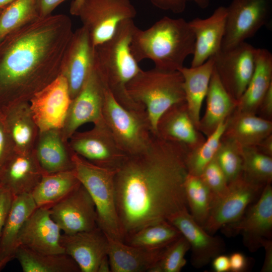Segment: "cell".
<instances>
[{"label":"cell","instance_id":"3","mask_svg":"<svg viewBox=\"0 0 272 272\" xmlns=\"http://www.w3.org/2000/svg\"><path fill=\"white\" fill-rule=\"evenodd\" d=\"M194 46L195 36L188 22L165 16L146 29L136 27L130 47L138 62L149 59L157 69L176 71L193 54Z\"/></svg>","mask_w":272,"mask_h":272},{"label":"cell","instance_id":"37","mask_svg":"<svg viewBox=\"0 0 272 272\" xmlns=\"http://www.w3.org/2000/svg\"><path fill=\"white\" fill-rule=\"evenodd\" d=\"M226 125V119L203 143L188 152L186 157L188 173L199 176L204 168L215 157Z\"/></svg>","mask_w":272,"mask_h":272},{"label":"cell","instance_id":"43","mask_svg":"<svg viewBox=\"0 0 272 272\" xmlns=\"http://www.w3.org/2000/svg\"><path fill=\"white\" fill-rule=\"evenodd\" d=\"M15 151L14 144L7 129L3 114L0 109V169Z\"/></svg>","mask_w":272,"mask_h":272},{"label":"cell","instance_id":"33","mask_svg":"<svg viewBox=\"0 0 272 272\" xmlns=\"http://www.w3.org/2000/svg\"><path fill=\"white\" fill-rule=\"evenodd\" d=\"M15 258L18 260L24 272L80 271L76 262L65 253H41L19 246Z\"/></svg>","mask_w":272,"mask_h":272},{"label":"cell","instance_id":"31","mask_svg":"<svg viewBox=\"0 0 272 272\" xmlns=\"http://www.w3.org/2000/svg\"><path fill=\"white\" fill-rule=\"evenodd\" d=\"M214 64L213 56L200 65L183 66L179 70L183 78V89L188 112L197 129L200 110L208 92Z\"/></svg>","mask_w":272,"mask_h":272},{"label":"cell","instance_id":"26","mask_svg":"<svg viewBox=\"0 0 272 272\" xmlns=\"http://www.w3.org/2000/svg\"><path fill=\"white\" fill-rule=\"evenodd\" d=\"M34 150L38 163L46 174L74 168L73 152L67 142L63 140L59 129L40 131Z\"/></svg>","mask_w":272,"mask_h":272},{"label":"cell","instance_id":"21","mask_svg":"<svg viewBox=\"0 0 272 272\" xmlns=\"http://www.w3.org/2000/svg\"><path fill=\"white\" fill-rule=\"evenodd\" d=\"M60 241L65 253L76 262L81 272H97L101 260L107 255L108 239L98 226L89 231L62 233Z\"/></svg>","mask_w":272,"mask_h":272},{"label":"cell","instance_id":"52","mask_svg":"<svg viewBox=\"0 0 272 272\" xmlns=\"http://www.w3.org/2000/svg\"><path fill=\"white\" fill-rule=\"evenodd\" d=\"M84 0H73L72 1L70 12L72 15L78 16L79 10Z\"/></svg>","mask_w":272,"mask_h":272},{"label":"cell","instance_id":"39","mask_svg":"<svg viewBox=\"0 0 272 272\" xmlns=\"http://www.w3.org/2000/svg\"><path fill=\"white\" fill-rule=\"evenodd\" d=\"M242 149L234 142L222 138L215 158L228 183L237 179L243 173Z\"/></svg>","mask_w":272,"mask_h":272},{"label":"cell","instance_id":"18","mask_svg":"<svg viewBox=\"0 0 272 272\" xmlns=\"http://www.w3.org/2000/svg\"><path fill=\"white\" fill-rule=\"evenodd\" d=\"M62 234L51 216L50 208H37L22 227L19 246L41 253H65L60 241Z\"/></svg>","mask_w":272,"mask_h":272},{"label":"cell","instance_id":"32","mask_svg":"<svg viewBox=\"0 0 272 272\" xmlns=\"http://www.w3.org/2000/svg\"><path fill=\"white\" fill-rule=\"evenodd\" d=\"M80 184L74 169L45 173L31 194L37 208H50Z\"/></svg>","mask_w":272,"mask_h":272},{"label":"cell","instance_id":"22","mask_svg":"<svg viewBox=\"0 0 272 272\" xmlns=\"http://www.w3.org/2000/svg\"><path fill=\"white\" fill-rule=\"evenodd\" d=\"M226 17V7L220 6L210 17H197L188 22L195 36L191 67L202 64L221 51Z\"/></svg>","mask_w":272,"mask_h":272},{"label":"cell","instance_id":"17","mask_svg":"<svg viewBox=\"0 0 272 272\" xmlns=\"http://www.w3.org/2000/svg\"><path fill=\"white\" fill-rule=\"evenodd\" d=\"M188 242L191 250L192 266L200 268L226 250L224 240L208 233L192 218L188 209L180 211L168 220Z\"/></svg>","mask_w":272,"mask_h":272},{"label":"cell","instance_id":"2","mask_svg":"<svg viewBox=\"0 0 272 272\" xmlns=\"http://www.w3.org/2000/svg\"><path fill=\"white\" fill-rule=\"evenodd\" d=\"M73 33L68 16L50 15L0 41V109L29 101L61 74Z\"/></svg>","mask_w":272,"mask_h":272},{"label":"cell","instance_id":"27","mask_svg":"<svg viewBox=\"0 0 272 272\" xmlns=\"http://www.w3.org/2000/svg\"><path fill=\"white\" fill-rule=\"evenodd\" d=\"M37 208L31 194L14 197L0 239V262L4 265L15 258L22 227Z\"/></svg>","mask_w":272,"mask_h":272},{"label":"cell","instance_id":"14","mask_svg":"<svg viewBox=\"0 0 272 272\" xmlns=\"http://www.w3.org/2000/svg\"><path fill=\"white\" fill-rule=\"evenodd\" d=\"M105 86L94 67L80 92L69 106L60 129L63 140L67 142L79 127L87 123L95 124L103 119L102 109Z\"/></svg>","mask_w":272,"mask_h":272},{"label":"cell","instance_id":"34","mask_svg":"<svg viewBox=\"0 0 272 272\" xmlns=\"http://www.w3.org/2000/svg\"><path fill=\"white\" fill-rule=\"evenodd\" d=\"M180 231L168 221L145 226L124 240L125 243L148 249L166 248L181 236Z\"/></svg>","mask_w":272,"mask_h":272},{"label":"cell","instance_id":"41","mask_svg":"<svg viewBox=\"0 0 272 272\" xmlns=\"http://www.w3.org/2000/svg\"><path fill=\"white\" fill-rule=\"evenodd\" d=\"M199 176L212 194L213 204L228 189L227 178L215 157L204 168Z\"/></svg>","mask_w":272,"mask_h":272},{"label":"cell","instance_id":"29","mask_svg":"<svg viewBox=\"0 0 272 272\" xmlns=\"http://www.w3.org/2000/svg\"><path fill=\"white\" fill-rule=\"evenodd\" d=\"M271 86L272 54L266 49L257 48L254 73L235 109L256 114L262 99Z\"/></svg>","mask_w":272,"mask_h":272},{"label":"cell","instance_id":"15","mask_svg":"<svg viewBox=\"0 0 272 272\" xmlns=\"http://www.w3.org/2000/svg\"><path fill=\"white\" fill-rule=\"evenodd\" d=\"M50 212L52 218L63 234L89 231L97 227L95 204L81 183L51 206Z\"/></svg>","mask_w":272,"mask_h":272},{"label":"cell","instance_id":"35","mask_svg":"<svg viewBox=\"0 0 272 272\" xmlns=\"http://www.w3.org/2000/svg\"><path fill=\"white\" fill-rule=\"evenodd\" d=\"M187 207L193 219L202 227L211 211L213 197L199 176L188 173L184 184Z\"/></svg>","mask_w":272,"mask_h":272},{"label":"cell","instance_id":"8","mask_svg":"<svg viewBox=\"0 0 272 272\" xmlns=\"http://www.w3.org/2000/svg\"><path fill=\"white\" fill-rule=\"evenodd\" d=\"M136 15L130 0H84L77 16L95 47L110 39L121 22Z\"/></svg>","mask_w":272,"mask_h":272},{"label":"cell","instance_id":"49","mask_svg":"<svg viewBox=\"0 0 272 272\" xmlns=\"http://www.w3.org/2000/svg\"><path fill=\"white\" fill-rule=\"evenodd\" d=\"M212 267L216 272L230 271L229 257L224 254H219L213 259Z\"/></svg>","mask_w":272,"mask_h":272},{"label":"cell","instance_id":"13","mask_svg":"<svg viewBox=\"0 0 272 272\" xmlns=\"http://www.w3.org/2000/svg\"><path fill=\"white\" fill-rule=\"evenodd\" d=\"M229 236L240 234L244 246L254 252L272 237V186L265 185L260 196L237 221L222 228ZM221 228V229H222Z\"/></svg>","mask_w":272,"mask_h":272},{"label":"cell","instance_id":"48","mask_svg":"<svg viewBox=\"0 0 272 272\" xmlns=\"http://www.w3.org/2000/svg\"><path fill=\"white\" fill-rule=\"evenodd\" d=\"M262 247L265 251V257L261 269V272L272 271V241L271 239H265L262 243Z\"/></svg>","mask_w":272,"mask_h":272},{"label":"cell","instance_id":"40","mask_svg":"<svg viewBox=\"0 0 272 272\" xmlns=\"http://www.w3.org/2000/svg\"><path fill=\"white\" fill-rule=\"evenodd\" d=\"M190 249L188 242L181 235L166 248L149 272H180L186 264L185 256Z\"/></svg>","mask_w":272,"mask_h":272},{"label":"cell","instance_id":"6","mask_svg":"<svg viewBox=\"0 0 272 272\" xmlns=\"http://www.w3.org/2000/svg\"><path fill=\"white\" fill-rule=\"evenodd\" d=\"M72 160L78 180L95 204L97 226L108 238L123 241L115 198L116 171L94 165L74 152Z\"/></svg>","mask_w":272,"mask_h":272},{"label":"cell","instance_id":"24","mask_svg":"<svg viewBox=\"0 0 272 272\" xmlns=\"http://www.w3.org/2000/svg\"><path fill=\"white\" fill-rule=\"evenodd\" d=\"M1 110L15 151L21 153L33 151L40 130L33 117L29 102H16Z\"/></svg>","mask_w":272,"mask_h":272},{"label":"cell","instance_id":"30","mask_svg":"<svg viewBox=\"0 0 272 272\" xmlns=\"http://www.w3.org/2000/svg\"><path fill=\"white\" fill-rule=\"evenodd\" d=\"M206 97V110L200 118L198 130L207 138L233 111L237 102L226 90L214 69Z\"/></svg>","mask_w":272,"mask_h":272},{"label":"cell","instance_id":"36","mask_svg":"<svg viewBox=\"0 0 272 272\" xmlns=\"http://www.w3.org/2000/svg\"><path fill=\"white\" fill-rule=\"evenodd\" d=\"M40 17L36 0H16L0 13V41L8 34Z\"/></svg>","mask_w":272,"mask_h":272},{"label":"cell","instance_id":"53","mask_svg":"<svg viewBox=\"0 0 272 272\" xmlns=\"http://www.w3.org/2000/svg\"><path fill=\"white\" fill-rule=\"evenodd\" d=\"M15 1L16 0H0V10H3Z\"/></svg>","mask_w":272,"mask_h":272},{"label":"cell","instance_id":"1","mask_svg":"<svg viewBox=\"0 0 272 272\" xmlns=\"http://www.w3.org/2000/svg\"><path fill=\"white\" fill-rule=\"evenodd\" d=\"M188 152L154 134L145 150L127 156L116 171V202L124 240L188 209L184 187Z\"/></svg>","mask_w":272,"mask_h":272},{"label":"cell","instance_id":"4","mask_svg":"<svg viewBox=\"0 0 272 272\" xmlns=\"http://www.w3.org/2000/svg\"><path fill=\"white\" fill-rule=\"evenodd\" d=\"M136 27L133 19L125 20L110 39L95 47L94 67L121 105L129 109L146 111L130 98L126 89L128 83L141 70L130 47Z\"/></svg>","mask_w":272,"mask_h":272},{"label":"cell","instance_id":"55","mask_svg":"<svg viewBox=\"0 0 272 272\" xmlns=\"http://www.w3.org/2000/svg\"><path fill=\"white\" fill-rule=\"evenodd\" d=\"M2 11V10H0V13H1Z\"/></svg>","mask_w":272,"mask_h":272},{"label":"cell","instance_id":"28","mask_svg":"<svg viewBox=\"0 0 272 272\" xmlns=\"http://www.w3.org/2000/svg\"><path fill=\"white\" fill-rule=\"evenodd\" d=\"M226 120L222 138L234 142L242 148L255 147L272 134V121L264 119L256 114L234 109Z\"/></svg>","mask_w":272,"mask_h":272},{"label":"cell","instance_id":"16","mask_svg":"<svg viewBox=\"0 0 272 272\" xmlns=\"http://www.w3.org/2000/svg\"><path fill=\"white\" fill-rule=\"evenodd\" d=\"M71 101L67 81L61 74L36 93L29 102L40 131L60 130Z\"/></svg>","mask_w":272,"mask_h":272},{"label":"cell","instance_id":"47","mask_svg":"<svg viewBox=\"0 0 272 272\" xmlns=\"http://www.w3.org/2000/svg\"><path fill=\"white\" fill-rule=\"evenodd\" d=\"M69 0H36L40 17H44L51 15V13L57 6Z\"/></svg>","mask_w":272,"mask_h":272},{"label":"cell","instance_id":"10","mask_svg":"<svg viewBox=\"0 0 272 272\" xmlns=\"http://www.w3.org/2000/svg\"><path fill=\"white\" fill-rule=\"evenodd\" d=\"M70 149L90 163L116 171L127 157L103 119L90 130L75 132L67 142Z\"/></svg>","mask_w":272,"mask_h":272},{"label":"cell","instance_id":"50","mask_svg":"<svg viewBox=\"0 0 272 272\" xmlns=\"http://www.w3.org/2000/svg\"><path fill=\"white\" fill-rule=\"evenodd\" d=\"M255 147L262 154L272 157V134L263 139Z\"/></svg>","mask_w":272,"mask_h":272},{"label":"cell","instance_id":"46","mask_svg":"<svg viewBox=\"0 0 272 272\" xmlns=\"http://www.w3.org/2000/svg\"><path fill=\"white\" fill-rule=\"evenodd\" d=\"M229 257L230 271L243 272L246 271L248 266L247 257L242 253L234 252Z\"/></svg>","mask_w":272,"mask_h":272},{"label":"cell","instance_id":"44","mask_svg":"<svg viewBox=\"0 0 272 272\" xmlns=\"http://www.w3.org/2000/svg\"><path fill=\"white\" fill-rule=\"evenodd\" d=\"M14 196L0 187V239Z\"/></svg>","mask_w":272,"mask_h":272},{"label":"cell","instance_id":"54","mask_svg":"<svg viewBox=\"0 0 272 272\" xmlns=\"http://www.w3.org/2000/svg\"><path fill=\"white\" fill-rule=\"evenodd\" d=\"M6 265L0 262V270H1Z\"/></svg>","mask_w":272,"mask_h":272},{"label":"cell","instance_id":"42","mask_svg":"<svg viewBox=\"0 0 272 272\" xmlns=\"http://www.w3.org/2000/svg\"><path fill=\"white\" fill-rule=\"evenodd\" d=\"M155 7L166 11L178 14L184 12L187 3H194L201 9L207 8L210 0H147Z\"/></svg>","mask_w":272,"mask_h":272},{"label":"cell","instance_id":"19","mask_svg":"<svg viewBox=\"0 0 272 272\" xmlns=\"http://www.w3.org/2000/svg\"><path fill=\"white\" fill-rule=\"evenodd\" d=\"M94 47L84 26L74 31L61 74L65 78L72 100L80 92L94 65Z\"/></svg>","mask_w":272,"mask_h":272},{"label":"cell","instance_id":"11","mask_svg":"<svg viewBox=\"0 0 272 272\" xmlns=\"http://www.w3.org/2000/svg\"><path fill=\"white\" fill-rule=\"evenodd\" d=\"M265 185L251 181L242 174L228 184L226 192L213 204L203 228L214 235L243 216L248 206L255 201Z\"/></svg>","mask_w":272,"mask_h":272},{"label":"cell","instance_id":"12","mask_svg":"<svg viewBox=\"0 0 272 272\" xmlns=\"http://www.w3.org/2000/svg\"><path fill=\"white\" fill-rule=\"evenodd\" d=\"M256 49L242 42L213 56L214 69L224 87L237 102L244 93L253 75Z\"/></svg>","mask_w":272,"mask_h":272},{"label":"cell","instance_id":"25","mask_svg":"<svg viewBox=\"0 0 272 272\" xmlns=\"http://www.w3.org/2000/svg\"><path fill=\"white\" fill-rule=\"evenodd\" d=\"M108 239L107 256L111 272H149L166 249H148Z\"/></svg>","mask_w":272,"mask_h":272},{"label":"cell","instance_id":"51","mask_svg":"<svg viewBox=\"0 0 272 272\" xmlns=\"http://www.w3.org/2000/svg\"><path fill=\"white\" fill-rule=\"evenodd\" d=\"M110 265L107 255L105 256L101 260L97 269V272H110Z\"/></svg>","mask_w":272,"mask_h":272},{"label":"cell","instance_id":"5","mask_svg":"<svg viewBox=\"0 0 272 272\" xmlns=\"http://www.w3.org/2000/svg\"><path fill=\"white\" fill-rule=\"evenodd\" d=\"M130 98L145 110L154 133L161 116L172 105L185 102L183 78L179 71L155 67L141 70L128 83Z\"/></svg>","mask_w":272,"mask_h":272},{"label":"cell","instance_id":"23","mask_svg":"<svg viewBox=\"0 0 272 272\" xmlns=\"http://www.w3.org/2000/svg\"><path fill=\"white\" fill-rule=\"evenodd\" d=\"M156 134L185 147L188 151L206 140L193 124L185 102L175 104L164 112L158 121Z\"/></svg>","mask_w":272,"mask_h":272},{"label":"cell","instance_id":"38","mask_svg":"<svg viewBox=\"0 0 272 272\" xmlns=\"http://www.w3.org/2000/svg\"><path fill=\"white\" fill-rule=\"evenodd\" d=\"M243 174L251 181L265 185L272 181V157L255 147L243 148Z\"/></svg>","mask_w":272,"mask_h":272},{"label":"cell","instance_id":"9","mask_svg":"<svg viewBox=\"0 0 272 272\" xmlns=\"http://www.w3.org/2000/svg\"><path fill=\"white\" fill-rule=\"evenodd\" d=\"M226 8L221 50L245 42L266 25L270 18L272 0H232Z\"/></svg>","mask_w":272,"mask_h":272},{"label":"cell","instance_id":"7","mask_svg":"<svg viewBox=\"0 0 272 272\" xmlns=\"http://www.w3.org/2000/svg\"><path fill=\"white\" fill-rule=\"evenodd\" d=\"M102 117L117 144L128 156L145 150L155 134L146 111L124 107L106 87Z\"/></svg>","mask_w":272,"mask_h":272},{"label":"cell","instance_id":"45","mask_svg":"<svg viewBox=\"0 0 272 272\" xmlns=\"http://www.w3.org/2000/svg\"><path fill=\"white\" fill-rule=\"evenodd\" d=\"M256 114L264 119L272 121V86L262 99Z\"/></svg>","mask_w":272,"mask_h":272},{"label":"cell","instance_id":"20","mask_svg":"<svg viewBox=\"0 0 272 272\" xmlns=\"http://www.w3.org/2000/svg\"><path fill=\"white\" fill-rule=\"evenodd\" d=\"M44 174L34 150L26 153L15 151L0 169V187L14 196L31 194Z\"/></svg>","mask_w":272,"mask_h":272}]
</instances>
